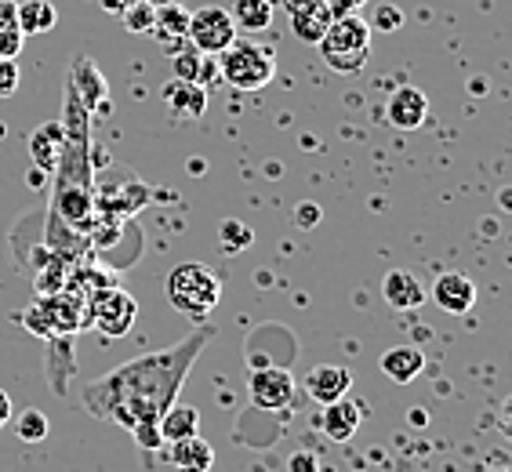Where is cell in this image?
<instances>
[{
    "label": "cell",
    "instance_id": "cell-1",
    "mask_svg": "<svg viewBox=\"0 0 512 472\" xmlns=\"http://www.w3.org/2000/svg\"><path fill=\"white\" fill-rule=\"evenodd\" d=\"M207 342H211V327H200L189 338H182L175 349L135 356L117 371H109L106 378L91 382L84 389V404L95 418L124 425L128 433L142 422H157L178 400V389Z\"/></svg>",
    "mask_w": 512,
    "mask_h": 472
},
{
    "label": "cell",
    "instance_id": "cell-2",
    "mask_svg": "<svg viewBox=\"0 0 512 472\" xmlns=\"http://www.w3.org/2000/svg\"><path fill=\"white\" fill-rule=\"evenodd\" d=\"M371 26L360 15H342L327 26V33L316 40L320 48V59L335 73H360L371 59Z\"/></svg>",
    "mask_w": 512,
    "mask_h": 472
},
{
    "label": "cell",
    "instance_id": "cell-3",
    "mask_svg": "<svg viewBox=\"0 0 512 472\" xmlns=\"http://www.w3.org/2000/svg\"><path fill=\"white\" fill-rule=\"evenodd\" d=\"M168 302L178 313L204 320L207 313H215V305L222 302V280L211 266L204 262H186L168 276Z\"/></svg>",
    "mask_w": 512,
    "mask_h": 472
},
{
    "label": "cell",
    "instance_id": "cell-4",
    "mask_svg": "<svg viewBox=\"0 0 512 472\" xmlns=\"http://www.w3.org/2000/svg\"><path fill=\"white\" fill-rule=\"evenodd\" d=\"M218 73L240 91H262L269 80H273L276 59H273V51L262 48V44H229V48L222 51Z\"/></svg>",
    "mask_w": 512,
    "mask_h": 472
},
{
    "label": "cell",
    "instance_id": "cell-5",
    "mask_svg": "<svg viewBox=\"0 0 512 472\" xmlns=\"http://www.w3.org/2000/svg\"><path fill=\"white\" fill-rule=\"evenodd\" d=\"M84 320H88L99 335L124 338L138 320V302L128 291H120V287H102L88 302V316H84Z\"/></svg>",
    "mask_w": 512,
    "mask_h": 472
},
{
    "label": "cell",
    "instance_id": "cell-6",
    "mask_svg": "<svg viewBox=\"0 0 512 472\" xmlns=\"http://www.w3.org/2000/svg\"><path fill=\"white\" fill-rule=\"evenodd\" d=\"M189 44L204 55H222L229 44H237V22L226 8L218 4H207V8L193 11L189 15Z\"/></svg>",
    "mask_w": 512,
    "mask_h": 472
},
{
    "label": "cell",
    "instance_id": "cell-7",
    "mask_svg": "<svg viewBox=\"0 0 512 472\" xmlns=\"http://www.w3.org/2000/svg\"><path fill=\"white\" fill-rule=\"evenodd\" d=\"M80 313H88V309H80L73 295H48V302L33 305L30 313L22 316V324L37 335H73L84 327Z\"/></svg>",
    "mask_w": 512,
    "mask_h": 472
},
{
    "label": "cell",
    "instance_id": "cell-8",
    "mask_svg": "<svg viewBox=\"0 0 512 472\" xmlns=\"http://www.w3.org/2000/svg\"><path fill=\"white\" fill-rule=\"evenodd\" d=\"M247 396L262 411H280L295 400V378L284 367H258L247 374Z\"/></svg>",
    "mask_w": 512,
    "mask_h": 472
},
{
    "label": "cell",
    "instance_id": "cell-9",
    "mask_svg": "<svg viewBox=\"0 0 512 472\" xmlns=\"http://www.w3.org/2000/svg\"><path fill=\"white\" fill-rule=\"evenodd\" d=\"M429 298H433L444 313L465 316L476 305V284L465 273H444V276H436Z\"/></svg>",
    "mask_w": 512,
    "mask_h": 472
},
{
    "label": "cell",
    "instance_id": "cell-10",
    "mask_svg": "<svg viewBox=\"0 0 512 472\" xmlns=\"http://www.w3.org/2000/svg\"><path fill=\"white\" fill-rule=\"evenodd\" d=\"M153 37L160 40V48L168 51V55H175V51H182L189 44V11L182 8V4H157V19H153Z\"/></svg>",
    "mask_w": 512,
    "mask_h": 472
},
{
    "label": "cell",
    "instance_id": "cell-11",
    "mask_svg": "<svg viewBox=\"0 0 512 472\" xmlns=\"http://www.w3.org/2000/svg\"><path fill=\"white\" fill-rule=\"evenodd\" d=\"M353 389V374L349 367L338 364H320L306 374V393L313 396L316 404H331V400H342Z\"/></svg>",
    "mask_w": 512,
    "mask_h": 472
},
{
    "label": "cell",
    "instance_id": "cell-12",
    "mask_svg": "<svg viewBox=\"0 0 512 472\" xmlns=\"http://www.w3.org/2000/svg\"><path fill=\"white\" fill-rule=\"evenodd\" d=\"M425 117H429V99H425V91L411 88V84L393 91V99H389V124H393V128L414 131V128H422Z\"/></svg>",
    "mask_w": 512,
    "mask_h": 472
},
{
    "label": "cell",
    "instance_id": "cell-13",
    "mask_svg": "<svg viewBox=\"0 0 512 472\" xmlns=\"http://www.w3.org/2000/svg\"><path fill=\"white\" fill-rule=\"evenodd\" d=\"M164 102H168L175 120H200L207 109V88L193 80H168L164 84Z\"/></svg>",
    "mask_w": 512,
    "mask_h": 472
},
{
    "label": "cell",
    "instance_id": "cell-14",
    "mask_svg": "<svg viewBox=\"0 0 512 472\" xmlns=\"http://www.w3.org/2000/svg\"><path fill=\"white\" fill-rule=\"evenodd\" d=\"M360 422H364V407L356 404V400H349V396L324 404V414H320L324 433L331 436V440H338V443L353 440L356 429H360Z\"/></svg>",
    "mask_w": 512,
    "mask_h": 472
},
{
    "label": "cell",
    "instance_id": "cell-15",
    "mask_svg": "<svg viewBox=\"0 0 512 472\" xmlns=\"http://www.w3.org/2000/svg\"><path fill=\"white\" fill-rule=\"evenodd\" d=\"M168 462L178 472H211L215 469V447L204 436H186V440L168 443Z\"/></svg>",
    "mask_w": 512,
    "mask_h": 472
},
{
    "label": "cell",
    "instance_id": "cell-16",
    "mask_svg": "<svg viewBox=\"0 0 512 472\" xmlns=\"http://www.w3.org/2000/svg\"><path fill=\"white\" fill-rule=\"evenodd\" d=\"M382 295L396 313H411V309H418V305L425 302V287H422V280L414 273H407V269H393V273H385V280H382Z\"/></svg>",
    "mask_w": 512,
    "mask_h": 472
},
{
    "label": "cell",
    "instance_id": "cell-17",
    "mask_svg": "<svg viewBox=\"0 0 512 472\" xmlns=\"http://www.w3.org/2000/svg\"><path fill=\"white\" fill-rule=\"evenodd\" d=\"M378 367H382V374L389 378V382L407 385L425 371V353L418 349V345H396V349L382 353V364Z\"/></svg>",
    "mask_w": 512,
    "mask_h": 472
},
{
    "label": "cell",
    "instance_id": "cell-18",
    "mask_svg": "<svg viewBox=\"0 0 512 472\" xmlns=\"http://www.w3.org/2000/svg\"><path fill=\"white\" fill-rule=\"evenodd\" d=\"M62 124H40L37 131H33L30 138V153H33V164H37L44 175H51V171L62 164Z\"/></svg>",
    "mask_w": 512,
    "mask_h": 472
},
{
    "label": "cell",
    "instance_id": "cell-19",
    "mask_svg": "<svg viewBox=\"0 0 512 472\" xmlns=\"http://www.w3.org/2000/svg\"><path fill=\"white\" fill-rule=\"evenodd\" d=\"M157 429H160V440L164 443L197 436L200 433V411L197 407H189V404H171L168 411L157 418Z\"/></svg>",
    "mask_w": 512,
    "mask_h": 472
},
{
    "label": "cell",
    "instance_id": "cell-20",
    "mask_svg": "<svg viewBox=\"0 0 512 472\" xmlns=\"http://www.w3.org/2000/svg\"><path fill=\"white\" fill-rule=\"evenodd\" d=\"M15 19H19L22 37H40V33L55 30L59 11H55L51 0H22L19 8H15Z\"/></svg>",
    "mask_w": 512,
    "mask_h": 472
},
{
    "label": "cell",
    "instance_id": "cell-21",
    "mask_svg": "<svg viewBox=\"0 0 512 472\" xmlns=\"http://www.w3.org/2000/svg\"><path fill=\"white\" fill-rule=\"evenodd\" d=\"M175 59V80H193V84H204L218 73V62H211V55H204V51H197L193 44H186L182 51H175L171 55Z\"/></svg>",
    "mask_w": 512,
    "mask_h": 472
},
{
    "label": "cell",
    "instance_id": "cell-22",
    "mask_svg": "<svg viewBox=\"0 0 512 472\" xmlns=\"http://www.w3.org/2000/svg\"><path fill=\"white\" fill-rule=\"evenodd\" d=\"M331 22H335V15L327 11V4H316V8H306V11H291V33H295L302 44H316V40L327 33Z\"/></svg>",
    "mask_w": 512,
    "mask_h": 472
},
{
    "label": "cell",
    "instance_id": "cell-23",
    "mask_svg": "<svg viewBox=\"0 0 512 472\" xmlns=\"http://www.w3.org/2000/svg\"><path fill=\"white\" fill-rule=\"evenodd\" d=\"M229 15L237 22V30L262 33V30H269V22H273V4H269V0H237Z\"/></svg>",
    "mask_w": 512,
    "mask_h": 472
},
{
    "label": "cell",
    "instance_id": "cell-24",
    "mask_svg": "<svg viewBox=\"0 0 512 472\" xmlns=\"http://www.w3.org/2000/svg\"><path fill=\"white\" fill-rule=\"evenodd\" d=\"M15 8H19V0H0V55H8V59H15L22 51V30L19 19H15Z\"/></svg>",
    "mask_w": 512,
    "mask_h": 472
},
{
    "label": "cell",
    "instance_id": "cell-25",
    "mask_svg": "<svg viewBox=\"0 0 512 472\" xmlns=\"http://www.w3.org/2000/svg\"><path fill=\"white\" fill-rule=\"evenodd\" d=\"M120 19H124V30L128 33H149L153 30V19H157V0H128L120 8Z\"/></svg>",
    "mask_w": 512,
    "mask_h": 472
},
{
    "label": "cell",
    "instance_id": "cell-26",
    "mask_svg": "<svg viewBox=\"0 0 512 472\" xmlns=\"http://www.w3.org/2000/svg\"><path fill=\"white\" fill-rule=\"evenodd\" d=\"M48 433H51V418L44 411H37V407H26V411L15 418V436H19L22 443L48 440Z\"/></svg>",
    "mask_w": 512,
    "mask_h": 472
},
{
    "label": "cell",
    "instance_id": "cell-27",
    "mask_svg": "<svg viewBox=\"0 0 512 472\" xmlns=\"http://www.w3.org/2000/svg\"><path fill=\"white\" fill-rule=\"evenodd\" d=\"M251 240H255L251 226H244V222H237V218H226V222L218 226V244H222L226 255H240V251H247Z\"/></svg>",
    "mask_w": 512,
    "mask_h": 472
},
{
    "label": "cell",
    "instance_id": "cell-28",
    "mask_svg": "<svg viewBox=\"0 0 512 472\" xmlns=\"http://www.w3.org/2000/svg\"><path fill=\"white\" fill-rule=\"evenodd\" d=\"M367 26H371V30H382V33H396L400 26H404V11L396 8V4H378Z\"/></svg>",
    "mask_w": 512,
    "mask_h": 472
},
{
    "label": "cell",
    "instance_id": "cell-29",
    "mask_svg": "<svg viewBox=\"0 0 512 472\" xmlns=\"http://www.w3.org/2000/svg\"><path fill=\"white\" fill-rule=\"evenodd\" d=\"M19 62L8 59V55H0V99H8L19 91Z\"/></svg>",
    "mask_w": 512,
    "mask_h": 472
},
{
    "label": "cell",
    "instance_id": "cell-30",
    "mask_svg": "<svg viewBox=\"0 0 512 472\" xmlns=\"http://www.w3.org/2000/svg\"><path fill=\"white\" fill-rule=\"evenodd\" d=\"M131 436H135V440L142 443L146 451H160V447H164V440H160L157 422H142V425H135V429H131Z\"/></svg>",
    "mask_w": 512,
    "mask_h": 472
},
{
    "label": "cell",
    "instance_id": "cell-31",
    "mask_svg": "<svg viewBox=\"0 0 512 472\" xmlns=\"http://www.w3.org/2000/svg\"><path fill=\"white\" fill-rule=\"evenodd\" d=\"M327 4V11L335 15V19H342V15H356V11L364 8L367 0H324Z\"/></svg>",
    "mask_w": 512,
    "mask_h": 472
},
{
    "label": "cell",
    "instance_id": "cell-32",
    "mask_svg": "<svg viewBox=\"0 0 512 472\" xmlns=\"http://www.w3.org/2000/svg\"><path fill=\"white\" fill-rule=\"evenodd\" d=\"M295 222L302 229H313L316 222H320V207H316V204H298L295 207Z\"/></svg>",
    "mask_w": 512,
    "mask_h": 472
},
{
    "label": "cell",
    "instance_id": "cell-33",
    "mask_svg": "<svg viewBox=\"0 0 512 472\" xmlns=\"http://www.w3.org/2000/svg\"><path fill=\"white\" fill-rule=\"evenodd\" d=\"M287 469H291V472H316V454H306V451L291 454Z\"/></svg>",
    "mask_w": 512,
    "mask_h": 472
},
{
    "label": "cell",
    "instance_id": "cell-34",
    "mask_svg": "<svg viewBox=\"0 0 512 472\" xmlns=\"http://www.w3.org/2000/svg\"><path fill=\"white\" fill-rule=\"evenodd\" d=\"M8 422H11V396L0 389V429H4Z\"/></svg>",
    "mask_w": 512,
    "mask_h": 472
},
{
    "label": "cell",
    "instance_id": "cell-35",
    "mask_svg": "<svg viewBox=\"0 0 512 472\" xmlns=\"http://www.w3.org/2000/svg\"><path fill=\"white\" fill-rule=\"evenodd\" d=\"M316 4H324V0H284L287 11H306V8H316Z\"/></svg>",
    "mask_w": 512,
    "mask_h": 472
},
{
    "label": "cell",
    "instance_id": "cell-36",
    "mask_svg": "<svg viewBox=\"0 0 512 472\" xmlns=\"http://www.w3.org/2000/svg\"><path fill=\"white\" fill-rule=\"evenodd\" d=\"M102 4H106L109 11H120V8H124V4H128V0H102Z\"/></svg>",
    "mask_w": 512,
    "mask_h": 472
},
{
    "label": "cell",
    "instance_id": "cell-37",
    "mask_svg": "<svg viewBox=\"0 0 512 472\" xmlns=\"http://www.w3.org/2000/svg\"><path fill=\"white\" fill-rule=\"evenodd\" d=\"M30 186H44V171H33V175H30Z\"/></svg>",
    "mask_w": 512,
    "mask_h": 472
},
{
    "label": "cell",
    "instance_id": "cell-38",
    "mask_svg": "<svg viewBox=\"0 0 512 472\" xmlns=\"http://www.w3.org/2000/svg\"><path fill=\"white\" fill-rule=\"evenodd\" d=\"M269 4H280V0H269Z\"/></svg>",
    "mask_w": 512,
    "mask_h": 472
}]
</instances>
